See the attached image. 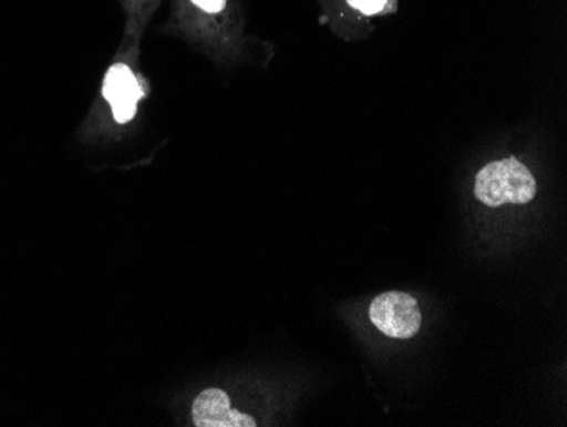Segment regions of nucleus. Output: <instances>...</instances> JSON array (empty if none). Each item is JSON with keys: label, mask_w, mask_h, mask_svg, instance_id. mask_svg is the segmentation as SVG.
I'll return each mask as SVG.
<instances>
[{"label": "nucleus", "mask_w": 567, "mask_h": 427, "mask_svg": "<svg viewBox=\"0 0 567 427\" xmlns=\"http://www.w3.org/2000/svg\"><path fill=\"white\" fill-rule=\"evenodd\" d=\"M537 194V181L515 157L489 162L477 172L474 196L487 209L528 205Z\"/></svg>", "instance_id": "f257e3e1"}, {"label": "nucleus", "mask_w": 567, "mask_h": 427, "mask_svg": "<svg viewBox=\"0 0 567 427\" xmlns=\"http://www.w3.org/2000/svg\"><path fill=\"white\" fill-rule=\"evenodd\" d=\"M369 321L388 339L410 340L422 331L423 315L415 296L391 289L372 299Z\"/></svg>", "instance_id": "f03ea898"}, {"label": "nucleus", "mask_w": 567, "mask_h": 427, "mask_svg": "<svg viewBox=\"0 0 567 427\" xmlns=\"http://www.w3.org/2000/svg\"><path fill=\"white\" fill-rule=\"evenodd\" d=\"M240 398L221 387L204 388L190 406V420L197 427H255L260 417L244 407Z\"/></svg>", "instance_id": "7ed1b4c3"}, {"label": "nucleus", "mask_w": 567, "mask_h": 427, "mask_svg": "<svg viewBox=\"0 0 567 427\" xmlns=\"http://www.w3.org/2000/svg\"><path fill=\"white\" fill-rule=\"evenodd\" d=\"M142 84L135 73L124 63H116L107 70L102 84V95L110 103L114 120L120 124L130 123L135 118L140 99L143 98Z\"/></svg>", "instance_id": "20e7f679"}, {"label": "nucleus", "mask_w": 567, "mask_h": 427, "mask_svg": "<svg viewBox=\"0 0 567 427\" xmlns=\"http://www.w3.org/2000/svg\"><path fill=\"white\" fill-rule=\"evenodd\" d=\"M352 8L359 9L364 14H375L384 8L385 0H347Z\"/></svg>", "instance_id": "39448f33"}, {"label": "nucleus", "mask_w": 567, "mask_h": 427, "mask_svg": "<svg viewBox=\"0 0 567 427\" xmlns=\"http://www.w3.org/2000/svg\"><path fill=\"white\" fill-rule=\"evenodd\" d=\"M193 2L197 8L206 12H212V14L223 11V8L226 6V0H193Z\"/></svg>", "instance_id": "423d86ee"}]
</instances>
